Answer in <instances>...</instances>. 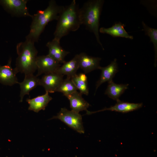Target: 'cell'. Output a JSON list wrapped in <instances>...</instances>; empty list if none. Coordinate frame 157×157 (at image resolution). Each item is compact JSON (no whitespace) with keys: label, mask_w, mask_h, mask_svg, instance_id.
<instances>
[{"label":"cell","mask_w":157,"mask_h":157,"mask_svg":"<svg viewBox=\"0 0 157 157\" xmlns=\"http://www.w3.org/2000/svg\"><path fill=\"white\" fill-rule=\"evenodd\" d=\"M64 6L58 5L55 0H51L44 10H39L32 15L30 31L26 37V40L34 43L38 42L48 24L51 21L57 20Z\"/></svg>","instance_id":"obj_1"},{"label":"cell","mask_w":157,"mask_h":157,"mask_svg":"<svg viewBox=\"0 0 157 157\" xmlns=\"http://www.w3.org/2000/svg\"><path fill=\"white\" fill-rule=\"evenodd\" d=\"M104 0H90L85 2L79 8V15L81 24L86 29L92 33L98 43L104 49L100 39L99 29L100 16Z\"/></svg>","instance_id":"obj_2"},{"label":"cell","mask_w":157,"mask_h":157,"mask_svg":"<svg viewBox=\"0 0 157 157\" xmlns=\"http://www.w3.org/2000/svg\"><path fill=\"white\" fill-rule=\"evenodd\" d=\"M79 6L75 0L64 6L60 14L54 33V38L60 40L71 31L77 30L82 25L79 15Z\"/></svg>","instance_id":"obj_3"},{"label":"cell","mask_w":157,"mask_h":157,"mask_svg":"<svg viewBox=\"0 0 157 157\" xmlns=\"http://www.w3.org/2000/svg\"><path fill=\"white\" fill-rule=\"evenodd\" d=\"M18 56L15 68L17 73L25 75L33 74L37 69L36 60L38 53L34 43L26 40L18 43L16 46Z\"/></svg>","instance_id":"obj_4"},{"label":"cell","mask_w":157,"mask_h":157,"mask_svg":"<svg viewBox=\"0 0 157 157\" xmlns=\"http://www.w3.org/2000/svg\"><path fill=\"white\" fill-rule=\"evenodd\" d=\"M58 119L67 126L80 133H84L82 117L79 113L66 108H61L57 115L50 119Z\"/></svg>","instance_id":"obj_5"},{"label":"cell","mask_w":157,"mask_h":157,"mask_svg":"<svg viewBox=\"0 0 157 157\" xmlns=\"http://www.w3.org/2000/svg\"><path fill=\"white\" fill-rule=\"evenodd\" d=\"M27 0H1L0 4L13 16L17 17H30L32 15L28 12Z\"/></svg>","instance_id":"obj_6"},{"label":"cell","mask_w":157,"mask_h":157,"mask_svg":"<svg viewBox=\"0 0 157 157\" xmlns=\"http://www.w3.org/2000/svg\"><path fill=\"white\" fill-rule=\"evenodd\" d=\"M36 65L38 77L43 74H44L55 72L61 66L58 62L48 55L38 56Z\"/></svg>","instance_id":"obj_7"},{"label":"cell","mask_w":157,"mask_h":157,"mask_svg":"<svg viewBox=\"0 0 157 157\" xmlns=\"http://www.w3.org/2000/svg\"><path fill=\"white\" fill-rule=\"evenodd\" d=\"M63 76L56 72L44 74L40 79V85L44 87L46 92L54 93L63 80Z\"/></svg>","instance_id":"obj_8"},{"label":"cell","mask_w":157,"mask_h":157,"mask_svg":"<svg viewBox=\"0 0 157 157\" xmlns=\"http://www.w3.org/2000/svg\"><path fill=\"white\" fill-rule=\"evenodd\" d=\"M60 41L54 38L47 43L46 46L49 49L47 55L60 64H63L66 61L65 58L69 52L65 50L61 46Z\"/></svg>","instance_id":"obj_9"},{"label":"cell","mask_w":157,"mask_h":157,"mask_svg":"<svg viewBox=\"0 0 157 157\" xmlns=\"http://www.w3.org/2000/svg\"><path fill=\"white\" fill-rule=\"evenodd\" d=\"M11 60L10 58L7 64L0 65V83L4 85L12 86L19 83L16 76L17 73L12 67Z\"/></svg>","instance_id":"obj_10"},{"label":"cell","mask_w":157,"mask_h":157,"mask_svg":"<svg viewBox=\"0 0 157 157\" xmlns=\"http://www.w3.org/2000/svg\"><path fill=\"white\" fill-rule=\"evenodd\" d=\"M78 54L79 68L85 73H89L95 69H99L101 58L89 56L84 52Z\"/></svg>","instance_id":"obj_11"},{"label":"cell","mask_w":157,"mask_h":157,"mask_svg":"<svg viewBox=\"0 0 157 157\" xmlns=\"http://www.w3.org/2000/svg\"><path fill=\"white\" fill-rule=\"evenodd\" d=\"M99 69L101 70V73L100 78L96 83V91L103 83L113 81V78L118 71L117 59H114L107 66L104 67L100 66Z\"/></svg>","instance_id":"obj_12"},{"label":"cell","mask_w":157,"mask_h":157,"mask_svg":"<svg viewBox=\"0 0 157 157\" xmlns=\"http://www.w3.org/2000/svg\"><path fill=\"white\" fill-rule=\"evenodd\" d=\"M142 103H133L124 102L119 100L117 101L115 104L108 108H105L102 109L95 111H86V114L91 115L105 110H110L121 112L126 113L137 110L141 108L142 106Z\"/></svg>","instance_id":"obj_13"},{"label":"cell","mask_w":157,"mask_h":157,"mask_svg":"<svg viewBox=\"0 0 157 157\" xmlns=\"http://www.w3.org/2000/svg\"><path fill=\"white\" fill-rule=\"evenodd\" d=\"M40 79L33 74L25 75L23 81L19 83L20 92V102L23 101L24 96L26 94L29 95L30 92L32 90L40 85Z\"/></svg>","instance_id":"obj_14"},{"label":"cell","mask_w":157,"mask_h":157,"mask_svg":"<svg viewBox=\"0 0 157 157\" xmlns=\"http://www.w3.org/2000/svg\"><path fill=\"white\" fill-rule=\"evenodd\" d=\"M49 92L33 99H27L26 101L29 105L28 110L38 113L41 110H44L49 102L52 99Z\"/></svg>","instance_id":"obj_15"},{"label":"cell","mask_w":157,"mask_h":157,"mask_svg":"<svg viewBox=\"0 0 157 157\" xmlns=\"http://www.w3.org/2000/svg\"><path fill=\"white\" fill-rule=\"evenodd\" d=\"M65 97L69 101L71 110L78 113L83 110H87L89 104L82 97V94L77 91Z\"/></svg>","instance_id":"obj_16"},{"label":"cell","mask_w":157,"mask_h":157,"mask_svg":"<svg viewBox=\"0 0 157 157\" xmlns=\"http://www.w3.org/2000/svg\"><path fill=\"white\" fill-rule=\"evenodd\" d=\"M125 25L119 22L115 23L111 27L99 28V32L108 34L114 37H122L132 40L133 36L129 35L125 30Z\"/></svg>","instance_id":"obj_17"},{"label":"cell","mask_w":157,"mask_h":157,"mask_svg":"<svg viewBox=\"0 0 157 157\" xmlns=\"http://www.w3.org/2000/svg\"><path fill=\"white\" fill-rule=\"evenodd\" d=\"M79 68L78 54H77L70 61L63 63L56 72L60 74L66 75L67 77L71 78L76 74Z\"/></svg>","instance_id":"obj_18"},{"label":"cell","mask_w":157,"mask_h":157,"mask_svg":"<svg viewBox=\"0 0 157 157\" xmlns=\"http://www.w3.org/2000/svg\"><path fill=\"white\" fill-rule=\"evenodd\" d=\"M108 83V84L105 92V94L117 101H119V97L128 89L129 84H117L113 81Z\"/></svg>","instance_id":"obj_19"},{"label":"cell","mask_w":157,"mask_h":157,"mask_svg":"<svg viewBox=\"0 0 157 157\" xmlns=\"http://www.w3.org/2000/svg\"><path fill=\"white\" fill-rule=\"evenodd\" d=\"M77 90L71 78L67 77L65 79L63 80L56 92L62 93L63 95L65 96L72 94L77 91Z\"/></svg>","instance_id":"obj_20"},{"label":"cell","mask_w":157,"mask_h":157,"mask_svg":"<svg viewBox=\"0 0 157 157\" xmlns=\"http://www.w3.org/2000/svg\"><path fill=\"white\" fill-rule=\"evenodd\" d=\"M142 24L145 34L149 37L150 41L153 44L155 53L154 65L156 66L157 58V29L149 26L143 21Z\"/></svg>","instance_id":"obj_21"},{"label":"cell","mask_w":157,"mask_h":157,"mask_svg":"<svg viewBox=\"0 0 157 157\" xmlns=\"http://www.w3.org/2000/svg\"><path fill=\"white\" fill-rule=\"evenodd\" d=\"M71 78L77 90H79L80 93L82 94L88 95L89 88L88 82L81 80L76 74L72 76Z\"/></svg>","instance_id":"obj_22"},{"label":"cell","mask_w":157,"mask_h":157,"mask_svg":"<svg viewBox=\"0 0 157 157\" xmlns=\"http://www.w3.org/2000/svg\"><path fill=\"white\" fill-rule=\"evenodd\" d=\"M78 75L80 79L82 81L85 82H87V78L85 74L81 73Z\"/></svg>","instance_id":"obj_23"}]
</instances>
